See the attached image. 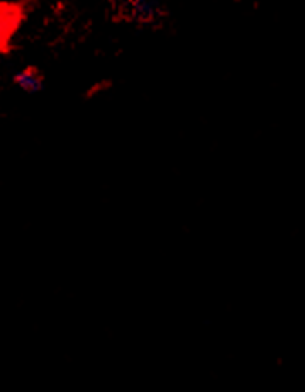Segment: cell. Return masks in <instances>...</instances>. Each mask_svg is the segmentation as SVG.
Segmentation results:
<instances>
[{
  "mask_svg": "<svg viewBox=\"0 0 305 392\" xmlns=\"http://www.w3.org/2000/svg\"><path fill=\"white\" fill-rule=\"evenodd\" d=\"M14 83L24 92H39L43 87V75L38 68H25L14 76Z\"/></svg>",
  "mask_w": 305,
  "mask_h": 392,
  "instance_id": "1",
  "label": "cell"
}]
</instances>
